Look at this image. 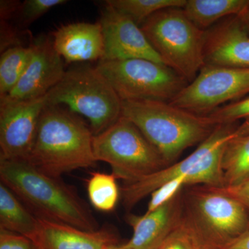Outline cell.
Listing matches in <instances>:
<instances>
[{
  "label": "cell",
  "instance_id": "obj_1",
  "mask_svg": "<svg viewBox=\"0 0 249 249\" xmlns=\"http://www.w3.org/2000/svg\"><path fill=\"white\" fill-rule=\"evenodd\" d=\"M0 178L38 219L88 231L99 229L89 206L73 186L27 160L0 159Z\"/></svg>",
  "mask_w": 249,
  "mask_h": 249
},
{
  "label": "cell",
  "instance_id": "obj_2",
  "mask_svg": "<svg viewBox=\"0 0 249 249\" xmlns=\"http://www.w3.org/2000/svg\"><path fill=\"white\" fill-rule=\"evenodd\" d=\"M92 131L81 119L60 106H47L41 114L34 147L27 160L54 178L93 168Z\"/></svg>",
  "mask_w": 249,
  "mask_h": 249
},
{
  "label": "cell",
  "instance_id": "obj_3",
  "mask_svg": "<svg viewBox=\"0 0 249 249\" xmlns=\"http://www.w3.org/2000/svg\"><path fill=\"white\" fill-rule=\"evenodd\" d=\"M121 116L138 127L168 165L188 147L204 142L218 124L209 116L150 100L122 101Z\"/></svg>",
  "mask_w": 249,
  "mask_h": 249
},
{
  "label": "cell",
  "instance_id": "obj_4",
  "mask_svg": "<svg viewBox=\"0 0 249 249\" xmlns=\"http://www.w3.org/2000/svg\"><path fill=\"white\" fill-rule=\"evenodd\" d=\"M241 129L242 124L238 121L218 124L213 132L184 160L134 182L124 183L121 188L124 207L129 211L161 185L179 177L186 178L188 185L223 188V154L228 143Z\"/></svg>",
  "mask_w": 249,
  "mask_h": 249
},
{
  "label": "cell",
  "instance_id": "obj_5",
  "mask_svg": "<svg viewBox=\"0 0 249 249\" xmlns=\"http://www.w3.org/2000/svg\"><path fill=\"white\" fill-rule=\"evenodd\" d=\"M47 106H65L84 116L93 136L101 133L121 116L122 101L96 67L66 70L61 80L47 94Z\"/></svg>",
  "mask_w": 249,
  "mask_h": 249
},
{
  "label": "cell",
  "instance_id": "obj_6",
  "mask_svg": "<svg viewBox=\"0 0 249 249\" xmlns=\"http://www.w3.org/2000/svg\"><path fill=\"white\" fill-rule=\"evenodd\" d=\"M163 63L188 83L204 66L206 31L188 19L181 8H168L152 15L140 26Z\"/></svg>",
  "mask_w": 249,
  "mask_h": 249
},
{
  "label": "cell",
  "instance_id": "obj_7",
  "mask_svg": "<svg viewBox=\"0 0 249 249\" xmlns=\"http://www.w3.org/2000/svg\"><path fill=\"white\" fill-rule=\"evenodd\" d=\"M93 152L96 161L108 163L113 175L124 183L168 166L138 127L122 116L106 130L93 136Z\"/></svg>",
  "mask_w": 249,
  "mask_h": 249
},
{
  "label": "cell",
  "instance_id": "obj_8",
  "mask_svg": "<svg viewBox=\"0 0 249 249\" xmlns=\"http://www.w3.org/2000/svg\"><path fill=\"white\" fill-rule=\"evenodd\" d=\"M96 67L122 101L170 102L189 84L170 67L146 59L101 60Z\"/></svg>",
  "mask_w": 249,
  "mask_h": 249
},
{
  "label": "cell",
  "instance_id": "obj_9",
  "mask_svg": "<svg viewBox=\"0 0 249 249\" xmlns=\"http://www.w3.org/2000/svg\"><path fill=\"white\" fill-rule=\"evenodd\" d=\"M185 211L217 249L249 231V213L240 201L214 188H194Z\"/></svg>",
  "mask_w": 249,
  "mask_h": 249
},
{
  "label": "cell",
  "instance_id": "obj_10",
  "mask_svg": "<svg viewBox=\"0 0 249 249\" xmlns=\"http://www.w3.org/2000/svg\"><path fill=\"white\" fill-rule=\"evenodd\" d=\"M249 95V68L204 65L196 79L170 104L199 115L208 116L228 102Z\"/></svg>",
  "mask_w": 249,
  "mask_h": 249
},
{
  "label": "cell",
  "instance_id": "obj_11",
  "mask_svg": "<svg viewBox=\"0 0 249 249\" xmlns=\"http://www.w3.org/2000/svg\"><path fill=\"white\" fill-rule=\"evenodd\" d=\"M47 104V95L32 101H0V159H29Z\"/></svg>",
  "mask_w": 249,
  "mask_h": 249
},
{
  "label": "cell",
  "instance_id": "obj_12",
  "mask_svg": "<svg viewBox=\"0 0 249 249\" xmlns=\"http://www.w3.org/2000/svg\"><path fill=\"white\" fill-rule=\"evenodd\" d=\"M29 65L14 89L0 101H32L45 96L65 75L63 59L54 49L52 37L41 36L31 42Z\"/></svg>",
  "mask_w": 249,
  "mask_h": 249
},
{
  "label": "cell",
  "instance_id": "obj_13",
  "mask_svg": "<svg viewBox=\"0 0 249 249\" xmlns=\"http://www.w3.org/2000/svg\"><path fill=\"white\" fill-rule=\"evenodd\" d=\"M105 5L99 21L104 37L102 60L142 58L165 65L139 25L128 16Z\"/></svg>",
  "mask_w": 249,
  "mask_h": 249
},
{
  "label": "cell",
  "instance_id": "obj_14",
  "mask_svg": "<svg viewBox=\"0 0 249 249\" xmlns=\"http://www.w3.org/2000/svg\"><path fill=\"white\" fill-rule=\"evenodd\" d=\"M204 65L249 68V35L238 16L206 31Z\"/></svg>",
  "mask_w": 249,
  "mask_h": 249
},
{
  "label": "cell",
  "instance_id": "obj_15",
  "mask_svg": "<svg viewBox=\"0 0 249 249\" xmlns=\"http://www.w3.org/2000/svg\"><path fill=\"white\" fill-rule=\"evenodd\" d=\"M184 211L182 191L155 211L143 215L127 214L125 219L133 235L125 243L130 249H157L178 221Z\"/></svg>",
  "mask_w": 249,
  "mask_h": 249
},
{
  "label": "cell",
  "instance_id": "obj_16",
  "mask_svg": "<svg viewBox=\"0 0 249 249\" xmlns=\"http://www.w3.org/2000/svg\"><path fill=\"white\" fill-rule=\"evenodd\" d=\"M54 49L61 58L71 62L102 60L104 37L100 22L65 24L52 32Z\"/></svg>",
  "mask_w": 249,
  "mask_h": 249
},
{
  "label": "cell",
  "instance_id": "obj_17",
  "mask_svg": "<svg viewBox=\"0 0 249 249\" xmlns=\"http://www.w3.org/2000/svg\"><path fill=\"white\" fill-rule=\"evenodd\" d=\"M39 224L38 232L33 241L38 249H103L119 243L114 229L108 226L88 231L45 219H39Z\"/></svg>",
  "mask_w": 249,
  "mask_h": 249
},
{
  "label": "cell",
  "instance_id": "obj_18",
  "mask_svg": "<svg viewBox=\"0 0 249 249\" xmlns=\"http://www.w3.org/2000/svg\"><path fill=\"white\" fill-rule=\"evenodd\" d=\"M39 219L4 183H0V229L34 241L39 229Z\"/></svg>",
  "mask_w": 249,
  "mask_h": 249
},
{
  "label": "cell",
  "instance_id": "obj_19",
  "mask_svg": "<svg viewBox=\"0 0 249 249\" xmlns=\"http://www.w3.org/2000/svg\"><path fill=\"white\" fill-rule=\"evenodd\" d=\"M224 187L238 186L249 178V119L242 123L240 133L228 143L222 160Z\"/></svg>",
  "mask_w": 249,
  "mask_h": 249
},
{
  "label": "cell",
  "instance_id": "obj_20",
  "mask_svg": "<svg viewBox=\"0 0 249 249\" xmlns=\"http://www.w3.org/2000/svg\"><path fill=\"white\" fill-rule=\"evenodd\" d=\"M248 0H187L183 8L188 19L203 31L243 11Z\"/></svg>",
  "mask_w": 249,
  "mask_h": 249
},
{
  "label": "cell",
  "instance_id": "obj_21",
  "mask_svg": "<svg viewBox=\"0 0 249 249\" xmlns=\"http://www.w3.org/2000/svg\"><path fill=\"white\" fill-rule=\"evenodd\" d=\"M32 49L16 46L1 52L0 57V100L4 99L17 85L30 61Z\"/></svg>",
  "mask_w": 249,
  "mask_h": 249
},
{
  "label": "cell",
  "instance_id": "obj_22",
  "mask_svg": "<svg viewBox=\"0 0 249 249\" xmlns=\"http://www.w3.org/2000/svg\"><path fill=\"white\" fill-rule=\"evenodd\" d=\"M157 249H217L201 232L191 216L182 217Z\"/></svg>",
  "mask_w": 249,
  "mask_h": 249
},
{
  "label": "cell",
  "instance_id": "obj_23",
  "mask_svg": "<svg viewBox=\"0 0 249 249\" xmlns=\"http://www.w3.org/2000/svg\"><path fill=\"white\" fill-rule=\"evenodd\" d=\"M116 179L112 173H91L87 182V191L90 203L95 209L102 212H110L115 209L121 196Z\"/></svg>",
  "mask_w": 249,
  "mask_h": 249
},
{
  "label": "cell",
  "instance_id": "obj_24",
  "mask_svg": "<svg viewBox=\"0 0 249 249\" xmlns=\"http://www.w3.org/2000/svg\"><path fill=\"white\" fill-rule=\"evenodd\" d=\"M105 4L130 18L140 27L152 15L168 8H181L187 0H108Z\"/></svg>",
  "mask_w": 249,
  "mask_h": 249
},
{
  "label": "cell",
  "instance_id": "obj_25",
  "mask_svg": "<svg viewBox=\"0 0 249 249\" xmlns=\"http://www.w3.org/2000/svg\"><path fill=\"white\" fill-rule=\"evenodd\" d=\"M67 2L65 0H25L20 3L13 19H16L19 31L26 29L55 6Z\"/></svg>",
  "mask_w": 249,
  "mask_h": 249
},
{
  "label": "cell",
  "instance_id": "obj_26",
  "mask_svg": "<svg viewBox=\"0 0 249 249\" xmlns=\"http://www.w3.org/2000/svg\"><path fill=\"white\" fill-rule=\"evenodd\" d=\"M208 116L216 124H229L237 122L240 119H249V95L217 108Z\"/></svg>",
  "mask_w": 249,
  "mask_h": 249
},
{
  "label": "cell",
  "instance_id": "obj_27",
  "mask_svg": "<svg viewBox=\"0 0 249 249\" xmlns=\"http://www.w3.org/2000/svg\"><path fill=\"white\" fill-rule=\"evenodd\" d=\"M186 185H188L186 178L181 177L173 178L161 185L150 194L151 198L147 205L146 213L152 212L173 199Z\"/></svg>",
  "mask_w": 249,
  "mask_h": 249
},
{
  "label": "cell",
  "instance_id": "obj_28",
  "mask_svg": "<svg viewBox=\"0 0 249 249\" xmlns=\"http://www.w3.org/2000/svg\"><path fill=\"white\" fill-rule=\"evenodd\" d=\"M0 249H38L36 244L24 236L0 229Z\"/></svg>",
  "mask_w": 249,
  "mask_h": 249
},
{
  "label": "cell",
  "instance_id": "obj_29",
  "mask_svg": "<svg viewBox=\"0 0 249 249\" xmlns=\"http://www.w3.org/2000/svg\"><path fill=\"white\" fill-rule=\"evenodd\" d=\"M214 188L240 201L241 204L245 206L249 213V178L238 186L229 187V188Z\"/></svg>",
  "mask_w": 249,
  "mask_h": 249
},
{
  "label": "cell",
  "instance_id": "obj_30",
  "mask_svg": "<svg viewBox=\"0 0 249 249\" xmlns=\"http://www.w3.org/2000/svg\"><path fill=\"white\" fill-rule=\"evenodd\" d=\"M20 1H8V0H1L0 1V17L1 20L8 21L12 19L17 12Z\"/></svg>",
  "mask_w": 249,
  "mask_h": 249
},
{
  "label": "cell",
  "instance_id": "obj_31",
  "mask_svg": "<svg viewBox=\"0 0 249 249\" xmlns=\"http://www.w3.org/2000/svg\"><path fill=\"white\" fill-rule=\"evenodd\" d=\"M219 249H249V231L221 246Z\"/></svg>",
  "mask_w": 249,
  "mask_h": 249
},
{
  "label": "cell",
  "instance_id": "obj_32",
  "mask_svg": "<svg viewBox=\"0 0 249 249\" xmlns=\"http://www.w3.org/2000/svg\"><path fill=\"white\" fill-rule=\"evenodd\" d=\"M237 16L240 17L246 31H247L249 35V0H248V3L245 9Z\"/></svg>",
  "mask_w": 249,
  "mask_h": 249
},
{
  "label": "cell",
  "instance_id": "obj_33",
  "mask_svg": "<svg viewBox=\"0 0 249 249\" xmlns=\"http://www.w3.org/2000/svg\"><path fill=\"white\" fill-rule=\"evenodd\" d=\"M103 249H130L125 245V244L124 245H119L118 244H113V245H109L106 246V247L103 248Z\"/></svg>",
  "mask_w": 249,
  "mask_h": 249
}]
</instances>
